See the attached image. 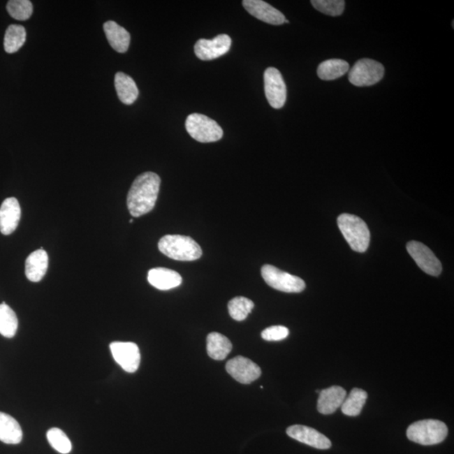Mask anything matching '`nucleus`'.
Masks as SVG:
<instances>
[{
    "label": "nucleus",
    "mask_w": 454,
    "mask_h": 454,
    "mask_svg": "<svg viewBox=\"0 0 454 454\" xmlns=\"http://www.w3.org/2000/svg\"><path fill=\"white\" fill-rule=\"evenodd\" d=\"M160 184V177L155 173H143L136 177L127 196V207L132 217H142L154 210Z\"/></svg>",
    "instance_id": "nucleus-1"
},
{
    "label": "nucleus",
    "mask_w": 454,
    "mask_h": 454,
    "mask_svg": "<svg viewBox=\"0 0 454 454\" xmlns=\"http://www.w3.org/2000/svg\"><path fill=\"white\" fill-rule=\"evenodd\" d=\"M159 249L177 261H195L202 256L201 247L193 239L180 235H167L161 238Z\"/></svg>",
    "instance_id": "nucleus-2"
},
{
    "label": "nucleus",
    "mask_w": 454,
    "mask_h": 454,
    "mask_svg": "<svg viewBox=\"0 0 454 454\" xmlns=\"http://www.w3.org/2000/svg\"><path fill=\"white\" fill-rule=\"evenodd\" d=\"M338 227L351 249L358 253L368 249L370 233L366 223L354 214H342L337 219Z\"/></svg>",
    "instance_id": "nucleus-3"
},
{
    "label": "nucleus",
    "mask_w": 454,
    "mask_h": 454,
    "mask_svg": "<svg viewBox=\"0 0 454 454\" xmlns=\"http://www.w3.org/2000/svg\"><path fill=\"white\" fill-rule=\"evenodd\" d=\"M448 427L439 420H423L411 424L407 435L409 439L420 445H435L441 443L448 436Z\"/></svg>",
    "instance_id": "nucleus-4"
},
{
    "label": "nucleus",
    "mask_w": 454,
    "mask_h": 454,
    "mask_svg": "<svg viewBox=\"0 0 454 454\" xmlns=\"http://www.w3.org/2000/svg\"><path fill=\"white\" fill-rule=\"evenodd\" d=\"M185 127L192 138L202 143L217 142L223 136L222 128L216 121L199 113L189 115Z\"/></svg>",
    "instance_id": "nucleus-5"
},
{
    "label": "nucleus",
    "mask_w": 454,
    "mask_h": 454,
    "mask_svg": "<svg viewBox=\"0 0 454 454\" xmlns=\"http://www.w3.org/2000/svg\"><path fill=\"white\" fill-rule=\"evenodd\" d=\"M385 75V68L378 61L363 59L357 61L351 68L349 80L351 84L357 87H367L376 85Z\"/></svg>",
    "instance_id": "nucleus-6"
},
{
    "label": "nucleus",
    "mask_w": 454,
    "mask_h": 454,
    "mask_svg": "<svg viewBox=\"0 0 454 454\" xmlns=\"http://www.w3.org/2000/svg\"><path fill=\"white\" fill-rule=\"evenodd\" d=\"M261 272L265 282L274 290L286 293H300L305 288V283L302 279L288 274L274 266L266 264L263 266Z\"/></svg>",
    "instance_id": "nucleus-7"
},
{
    "label": "nucleus",
    "mask_w": 454,
    "mask_h": 454,
    "mask_svg": "<svg viewBox=\"0 0 454 454\" xmlns=\"http://www.w3.org/2000/svg\"><path fill=\"white\" fill-rule=\"evenodd\" d=\"M264 89L268 103L274 109H281L286 104L287 89L282 74L278 69L268 68L264 72Z\"/></svg>",
    "instance_id": "nucleus-8"
},
{
    "label": "nucleus",
    "mask_w": 454,
    "mask_h": 454,
    "mask_svg": "<svg viewBox=\"0 0 454 454\" xmlns=\"http://www.w3.org/2000/svg\"><path fill=\"white\" fill-rule=\"evenodd\" d=\"M113 358L127 373H135L141 363V353L134 342H114L110 345Z\"/></svg>",
    "instance_id": "nucleus-9"
},
{
    "label": "nucleus",
    "mask_w": 454,
    "mask_h": 454,
    "mask_svg": "<svg viewBox=\"0 0 454 454\" xmlns=\"http://www.w3.org/2000/svg\"><path fill=\"white\" fill-rule=\"evenodd\" d=\"M407 249L420 270L429 275H440L443 270L441 263L426 245L422 242L411 241L407 243Z\"/></svg>",
    "instance_id": "nucleus-10"
},
{
    "label": "nucleus",
    "mask_w": 454,
    "mask_h": 454,
    "mask_svg": "<svg viewBox=\"0 0 454 454\" xmlns=\"http://www.w3.org/2000/svg\"><path fill=\"white\" fill-rule=\"evenodd\" d=\"M226 372L243 385H249L261 376L262 371L258 365L250 359L237 356L226 363Z\"/></svg>",
    "instance_id": "nucleus-11"
},
{
    "label": "nucleus",
    "mask_w": 454,
    "mask_h": 454,
    "mask_svg": "<svg viewBox=\"0 0 454 454\" xmlns=\"http://www.w3.org/2000/svg\"><path fill=\"white\" fill-rule=\"evenodd\" d=\"M232 39L227 35H219L212 40L200 39L195 45V53L202 61H210L224 56L229 52Z\"/></svg>",
    "instance_id": "nucleus-12"
},
{
    "label": "nucleus",
    "mask_w": 454,
    "mask_h": 454,
    "mask_svg": "<svg viewBox=\"0 0 454 454\" xmlns=\"http://www.w3.org/2000/svg\"><path fill=\"white\" fill-rule=\"evenodd\" d=\"M242 6L250 15L263 22L280 26L286 22V16L281 12L262 0H244Z\"/></svg>",
    "instance_id": "nucleus-13"
},
{
    "label": "nucleus",
    "mask_w": 454,
    "mask_h": 454,
    "mask_svg": "<svg viewBox=\"0 0 454 454\" xmlns=\"http://www.w3.org/2000/svg\"><path fill=\"white\" fill-rule=\"evenodd\" d=\"M286 432L291 439L317 449H328L332 447L331 441L327 437L312 427L294 425L288 427Z\"/></svg>",
    "instance_id": "nucleus-14"
},
{
    "label": "nucleus",
    "mask_w": 454,
    "mask_h": 454,
    "mask_svg": "<svg viewBox=\"0 0 454 454\" xmlns=\"http://www.w3.org/2000/svg\"><path fill=\"white\" fill-rule=\"evenodd\" d=\"M22 217V209L17 199L8 198L0 206V232L10 235L15 232Z\"/></svg>",
    "instance_id": "nucleus-15"
},
{
    "label": "nucleus",
    "mask_w": 454,
    "mask_h": 454,
    "mask_svg": "<svg viewBox=\"0 0 454 454\" xmlns=\"http://www.w3.org/2000/svg\"><path fill=\"white\" fill-rule=\"evenodd\" d=\"M317 402V410L323 415L334 413L342 406L346 392L340 386H332L320 391Z\"/></svg>",
    "instance_id": "nucleus-16"
},
{
    "label": "nucleus",
    "mask_w": 454,
    "mask_h": 454,
    "mask_svg": "<svg viewBox=\"0 0 454 454\" xmlns=\"http://www.w3.org/2000/svg\"><path fill=\"white\" fill-rule=\"evenodd\" d=\"M148 282L160 291H168L180 286L183 281L179 272L165 268H152L147 274Z\"/></svg>",
    "instance_id": "nucleus-17"
},
{
    "label": "nucleus",
    "mask_w": 454,
    "mask_h": 454,
    "mask_svg": "<svg viewBox=\"0 0 454 454\" xmlns=\"http://www.w3.org/2000/svg\"><path fill=\"white\" fill-rule=\"evenodd\" d=\"M48 255L43 249L33 251L26 261V275L31 282L43 279L48 268Z\"/></svg>",
    "instance_id": "nucleus-18"
},
{
    "label": "nucleus",
    "mask_w": 454,
    "mask_h": 454,
    "mask_svg": "<svg viewBox=\"0 0 454 454\" xmlns=\"http://www.w3.org/2000/svg\"><path fill=\"white\" fill-rule=\"evenodd\" d=\"M104 31L107 40L114 50L119 53L127 52L130 45L131 36L125 28L110 20L104 24Z\"/></svg>",
    "instance_id": "nucleus-19"
},
{
    "label": "nucleus",
    "mask_w": 454,
    "mask_h": 454,
    "mask_svg": "<svg viewBox=\"0 0 454 454\" xmlns=\"http://www.w3.org/2000/svg\"><path fill=\"white\" fill-rule=\"evenodd\" d=\"M115 86L119 101L123 104H133L139 96V90L135 81L126 73L119 72L115 74Z\"/></svg>",
    "instance_id": "nucleus-20"
},
{
    "label": "nucleus",
    "mask_w": 454,
    "mask_h": 454,
    "mask_svg": "<svg viewBox=\"0 0 454 454\" xmlns=\"http://www.w3.org/2000/svg\"><path fill=\"white\" fill-rule=\"evenodd\" d=\"M22 437V429L17 420L0 411V441L6 444H18Z\"/></svg>",
    "instance_id": "nucleus-21"
},
{
    "label": "nucleus",
    "mask_w": 454,
    "mask_h": 454,
    "mask_svg": "<svg viewBox=\"0 0 454 454\" xmlns=\"http://www.w3.org/2000/svg\"><path fill=\"white\" fill-rule=\"evenodd\" d=\"M206 341L208 355L214 360H224L233 349L232 342L221 333H210Z\"/></svg>",
    "instance_id": "nucleus-22"
},
{
    "label": "nucleus",
    "mask_w": 454,
    "mask_h": 454,
    "mask_svg": "<svg viewBox=\"0 0 454 454\" xmlns=\"http://www.w3.org/2000/svg\"><path fill=\"white\" fill-rule=\"evenodd\" d=\"M349 71L348 61L342 59H330L323 61L317 68L318 77L321 80L330 81L335 80L344 76Z\"/></svg>",
    "instance_id": "nucleus-23"
},
{
    "label": "nucleus",
    "mask_w": 454,
    "mask_h": 454,
    "mask_svg": "<svg viewBox=\"0 0 454 454\" xmlns=\"http://www.w3.org/2000/svg\"><path fill=\"white\" fill-rule=\"evenodd\" d=\"M368 394L365 390L354 388L350 392L348 398L342 404V412L346 416H357L361 413L362 409L365 407Z\"/></svg>",
    "instance_id": "nucleus-24"
},
{
    "label": "nucleus",
    "mask_w": 454,
    "mask_h": 454,
    "mask_svg": "<svg viewBox=\"0 0 454 454\" xmlns=\"http://www.w3.org/2000/svg\"><path fill=\"white\" fill-rule=\"evenodd\" d=\"M18 330V318L9 305H0V334L7 338L14 337Z\"/></svg>",
    "instance_id": "nucleus-25"
},
{
    "label": "nucleus",
    "mask_w": 454,
    "mask_h": 454,
    "mask_svg": "<svg viewBox=\"0 0 454 454\" xmlns=\"http://www.w3.org/2000/svg\"><path fill=\"white\" fill-rule=\"evenodd\" d=\"M27 39V31L22 26L11 24L7 28L5 36V50L8 53L18 52Z\"/></svg>",
    "instance_id": "nucleus-26"
},
{
    "label": "nucleus",
    "mask_w": 454,
    "mask_h": 454,
    "mask_svg": "<svg viewBox=\"0 0 454 454\" xmlns=\"http://www.w3.org/2000/svg\"><path fill=\"white\" fill-rule=\"evenodd\" d=\"M254 308L253 301L242 296L235 297L228 303L230 316L237 321H244Z\"/></svg>",
    "instance_id": "nucleus-27"
},
{
    "label": "nucleus",
    "mask_w": 454,
    "mask_h": 454,
    "mask_svg": "<svg viewBox=\"0 0 454 454\" xmlns=\"http://www.w3.org/2000/svg\"><path fill=\"white\" fill-rule=\"evenodd\" d=\"M49 444L56 451L68 454L72 451V443L66 433L59 428H52L47 434Z\"/></svg>",
    "instance_id": "nucleus-28"
},
{
    "label": "nucleus",
    "mask_w": 454,
    "mask_h": 454,
    "mask_svg": "<svg viewBox=\"0 0 454 454\" xmlns=\"http://www.w3.org/2000/svg\"><path fill=\"white\" fill-rule=\"evenodd\" d=\"M6 9L11 17L17 20H27L33 13L32 3L29 0H11Z\"/></svg>",
    "instance_id": "nucleus-29"
},
{
    "label": "nucleus",
    "mask_w": 454,
    "mask_h": 454,
    "mask_svg": "<svg viewBox=\"0 0 454 454\" xmlns=\"http://www.w3.org/2000/svg\"><path fill=\"white\" fill-rule=\"evenodd\" d=\"M312 3L316 10L330 16L341 15L345 8L342 0H312Z\"/></svg>",
    "instance_id": "nucleus-30"
},
{
    "label": "nucleus",
    "mask_w": 454,
    "mask_h": 454,
    "mask_svg": "<svg viewBox=\"0 0 454 454\" xmlns=\"http://www.w3.org/2000/svg\"><path fill=\"white\" fill-rule=\"evenodd\" d=\"M290 331L283 325H272L268 328L262 332L263 339L268 342H277L286 339Z\"/></svg>",
    "instance_id": "nucleus-31"
},
{
    "label": "nucleus",
    "mask_w": 454,
    "mask_h": 454,
    "mask_svg": "<svg viewBox=\"0 0 454 454\" xmlns=\"http://www.w3.org/2000/svg\"><path fill=\"white\" fill-rule=\"evenodd\" d=\"M130 223H133V220H130Z\"/></svg>",
    "instance_id": "nucleus-32"
}]
</instances>
